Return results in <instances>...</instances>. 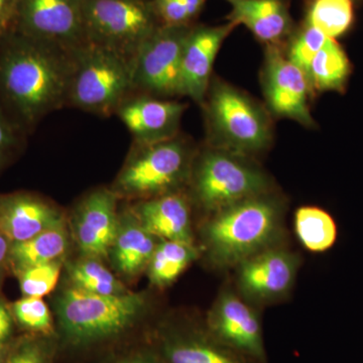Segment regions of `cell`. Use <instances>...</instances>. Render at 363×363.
Segmentation results:
<instances>
[{"label": "cell", "mask_w": 363, "mask_h": 363, "mask_svg": "<svg viewBox=\"0 0 363 363\" xmlns=\"http://www.w3.org/2000/svg\"><path fill=\"white\" fill-rule=\"evenodd\" d=\"M73 51L11 30L0 40V104L30 136L66 107Z\"/></svg>", "instance_id": "cell-1"}, {"label": "cell", "mask_w": 363, "mask_h": 363, "mask_svg": "<svg viewBox=\"0 0 363 363\" xmlns=\"http://www.w3.org/2000/svg\"><path fill=\"white\" fill-rule=\"evenodd\" d=\"M145 313L142 294L98 295L72 286L57 302L59 352H88L121 342L136 330Z\"/></svg>", "instance_id": "cell-2"}, {"label": "cell", "mask_w": 363, "mask_h": 363, "mask_svg": "<svg viewBox=\"0 0 363 363\" xmlns=\"http://www.w3.org/2000/svg\"><path fill=\"white\" fill-rule=\"evenodd\" d=\"M210 215L202 231L208 257L215 266L229 269L274 247L283 206L272 191Z\"/></svg>", "instance_id": "cell-3"}, {"label": "cell", "mask_w": 363, "mask_h": 363, "mask_svg": "<svg viewBox=\"0 0 363 363\" xmlns=\"http://www.w3.org/2000/svg\"><path fill=\"white\" fill-rule=\"evenodd\" d=\"M206 145L253 157L274 138L272 114L245 91L212 77L202 104Z\"/></svg>", "instance_id": "cell-4"}, {"label": "cell", "mask_w": 363, "mask_h": 363, "mask_svg": "<svg viewBox=\"0 0 363 363\" xmlns=\"http://www.w3.org/2000/svg\"><path fill=\"white\" fill-rule=\"evenodd\" d=\"M196 150L181 133L162 142L133 143L111 189L119 200L136 202L184 191Z\"/></svg>", "instance_id": "cell-5"}, {"label": "cell", "mask_w": 363, "mask_h": 363, "mask_svg": "<svg viewBox=\"0 0 363 363\" xmlns=\"http://www.w3.org/2000/svg\"><path fill=\"white\" fill-rule=\"evenodd\" d=\"M187 187L191 200L213 214L272 192V181L252 157L205 143L196 150Z\"/></svg>", "instance_id": "cell-6"}, {"label": "cell", "mask_w": 363, "mask_h": 363, "mask_svg": "<svg viewBox=\"0 0 363 363\" xmlns=\"http://www.w3.org/2000/svg\"><path fill=\"white\" fill-rule=\"evenodd\" d=\"M133 93L131 60L87 42L74 50L66 107L109 117Z\"/></svg>", "instance_id": "cell-7"}, {"label": "cell", "mask_w": 363, "mask_h": 363, "mask_svg": "<svg viewBox=\"0 0 363 363\" xmlns=\"http://www.w3.org/2000/svg\"><path fill=\"white\" fill-rule=\"evenodd\" d=\"M84 23L86 42L131 61L162 26L150 0H84Z\"/></svg>", "instance_id": "cell-8"}, {"label": "cell", "mask_w": 363, "mask_h": 363, "mask_svg": "<svg viewBox=\"0 0 363 363\" xmlns=\"http://www.w3.org/2000/svg\"><path fill=\"white\" fill-rule=\"evenodd\" d=\"M193 26H160L145 40L133 60V94L182 97V54Z\"/></svg>", "instance_id": "cell-9"}, {"label": "cell", "mask_w": 363, "mask_h": 363, "mask_svg": "<svg viewBox=\"0 0 363 363\" xmlns=\"http://www.w3.org/2000/svg\"><path fill=\"white\" fill-rule=\"evenodd\" d=\"M13 30L74 51L86 43L84 0H20Z\"/></svg>", "instance_id": "cell-10"}, {"label": "cell", "mask_w": 363, "mask_h": 363, "mask_svg": "<svg viewBox=\"0 0 363 363\" xmlns=\"http://www.w3.org/2000/svg\"><path fill=\"white\" fill-rule=\"evenodd\" d=\"M260 79L272 116L290 119L305 128L315 125L309 105L312 89L307 75L286 58L281 48L267 47Z\"/></svg>", "instance_id": "cell-11"}, {"label": "cell", "mask_w": 363, "mask_h": 363, "mask_svg": "<svg viewBox=\"0 0 363 363\" xmlns=\"http://www.w3.org/2000/svg\"><path fill=\"white\" fill-rule=\"evenodd\" d=\"M205 328L215 339L255 363H267L259 314L247 301L223 291L208 313Z\"/></svg>", "instance_id": "cell-12"}, {"label": "cell", "mask_w": 363, "mask_h": 363, "mask_svg": "<svg viewBox=\"0 0 363 363\" xmlns=\"http://www.w3.org/2000/svg\"><path fill=\"white\" fill-rule=\"evenodd\" d=\"M236 269L241 297L248 303L269 304L285 298L292 290L298 257L274 245L245 259Z\"/></svg>", "instance_id": "cell-13"}, {"label": "cell", "mask_w": 363, "mask_h": 363, "mask_svg": "<svg viewBox=\"0 0 363 363\" xmlns=\"http://www.w3.org/2000/svg\"><path fill=\"white\" fill-rule=\"evenodd\" d=\"M118 201L111 187H102L86 194L76 206L74 238L86 257L97 259L108 257L118 230Z\"/></svg>", "instance_id": "cell-14"}, {"label": "cell", "mask_w": 363, "mask_h": 363, "mask_svg": "<svg viewBox=\"0 0 363 363\" xmlns=\"http://www.w3.org/2000/svg\"><path fill=\"white\" fill-rule=\"evenodd\" d=\"M236 28L231 23L220 26L195 25L191 28L182 54V97L201 105L212 79L217 55L224 40Z\"/></svg>", "instance_id": "cell-15"}, {"label": "cell", "mask_w": 363, "mask_h": 363, "mask_svg": "<svg viewBox=\"0 0 363 363\" xmlns=\"http://www.w3.org/2000/svg\"><path fill=\"white\" fill-rule=\"evenodd\" d=\"M188 105L176 99L131 94L116 116L130 131L135 143H154L180 133L182 118Z\"/></svg>", "instance_id": "cell-16"}, {"label": "cell", "mask_w": 363, "mask_h": 363, "mask_svg": "<svg viewBox=\"0 0 363 363\" xmlns=\"http://www.w3.org/2000/svg\"><path fill=\"white\" fill-rule=\"evenodd\" d=\"M150 341L164 363H255L219 342L204 325H164Z\"/></svg>", "instance_id": "cell-17"}, {"label": "cell", "mask_w": 363, "mask_h": 363, "mask_svg": "<svg viewBox=\"0 0 363 363\" xmlns=\"http://www.w3.org/2000/svg\"><path fill=\"white\" fill-rule=\"evenodd\" d=\"M65 224L54 203L32 193L0 196V233L11 242H21Z\"/></svg>", "instance_id": "cell-18"}, {"label": "cell", "mask_w": 363, "mask_h": 363, "mask_svg": "<svg viewBox=\"0 0 363 363\" xmlns=\"http://www.w3.org/2000/svg\"><path fill=\"white\" fill-rule=\"evenodd\" d=\"M190 196L185 191L138 201L130 211L145 229L162 240L194 243Z\"/></svg>", "instance_id": "cell-19"}, {"label": "cell", "mask_w": 363, "mask_h": 363, "mask_svg": "<svg viewBox=\"0 0 363 363\" xmlns=\"http://www.w3.org/2000/svg\"><path fill=\"white\" fill-rule=\"evenodd\" d=\"M231 9L227 20L245 26L266 47H279L291 37L293 21L284 0H226Z\"/></svg>", "instance_id": "cell-20"}, {"label": "cell", "mask_w": 363, "mask_h": 363, "mask_svg": "<svg viewBox=\"0 0 363 363\" xmlns=\"http://www.w3.org/2000/svg\"><path fill=\"white\" fill-rule=\"evenodd\" d=\"M159 238L150 234L130 209L119 217L111 252L114 267L125 277H136L147 269Z\"/></svg>", "instance_id": "cell-21"}, {"label": "cell", "mask_w": 363, "mask_h": 363, "mask_svg": "<svg viewBox=\"0 0 363 363\" xmlns=\"http://www.w3.org/2000/svg\"><path fill=\"white\" fill-rule=\"evenodd\" d=\"M64 225L50 229L21 242H11L9 262L14 272L26 267L61 260L69 245L68 233Z\"/></svg>", "instance_id": "cell-22"}, {"label": "cell", "mask_w": 363, "mask_h": 363, "mask_svg": "<svg viewBox=\"0 0 363 363\" xmlns=\"http://www.w3.org/2000/svg\"><path fill=\"white\" fill-rule=\"evenodd\" d=\"M350 74L347 55L337 40L329 38L313 60L307 77L312 91L326 92L342 89Z\"/></svg>", "instance_id": "cell-23"}, {"label": "cell", "mask_w": 363, "mask_h": 363, "mask_svg": "<svg viewBox=\"0 0 363 363\" xmlns=\"http://www.w3.org/2000/svg\"><path fill=\"white\" fill-rule=\"evenodd\" d=\"M197 257L194 243L160 240L147 269L150 284L159 288L171 285Z\"/></svg>", "instance_id": "cell-24"}, {"label": "cell", "mask_w": 363, "mask_h": 363, "mask_svg": "<svg viewBox=\"0 0 363 363\" xmlns=\"http://www.w3.org/2000/svg\"><path fill=\"white\" fill-rule=\"evenodd\" d=\"M294 225L298 240L309 252H326L333 247L337 238V225L333 217L321 208H298Z\"/></svg>", "instance_id": "cell-25"}, {"label": "cell", "mask_w": 363, "mask_h": 363, "mask_svg": "<svg viewBox=\"0 0 363 363\" xmlns=\"http://www.w3.org/2000/svg\"><path fill=\"white\" fill-rule=\"evenodd\" d=\"M72 286L98 295L114 296L130 293L99 259L86 257L69 264Z\"/></svg>", "instance_id": "cell-26"}, {"label": "cell", "mask_w": 363, "mask_h": 363, "mask_svg": "<svg viewBox=\"0 0 363 363\" xmlns=\"http://www.w3.org/2000/svg\"><path fill=\"white\" fill-rule=\"evenodd\" d=\"M353 18L352 0H313L305 23L336 40L350 30Z\"/></svg>", "instance_id": "cell-27"}, {"label": "cell", "mask_w": 363, "mask_h": 363, "mask_svg": "<svg viewBox=\"0 0 363 363\" xmlns=\"http://www.w3.org/2000/svg\"><path fill=\"white\" fill-rule=\"evenodd\" d=\"M11 314L26 334L57 337L51 311L42 298L25 297L11 306Z\"/></svg>", "instance_id": "cell-28"}, {"label": "cell", "mask_w": 363, "mask_h": 363, "mask_svg": "<svg viewBox=\"0 0 363 363\" xmlns=\"http://www.w3.org/2000/svg\"><path fill=\"white\" fill-rule=\"evenodd\" d=\"M58 353L57 337L25 334L14 339L6 363H54Z\"/></svg>", "instance_id": "cell-29"}, {"label": "cell", "mask_w": 363, "mask_h": 363, "mask_svg": "<svg viewBox=\"0 0 363 363\" xmlns=\"http://www.w3.org/2000/svg\"><path fill=\"white\" fill-rule=\"evenodd\" d=\"M61 269V260H56L16 272L23 297L43 298L49 295L58 284Z\"/></svg>", "instance_id": "cell-30"}, {"label": "cell", "mask_w": 363, "mask_h": 363, "mask_svg": "<svg viewBox=\"0 0 363 363\" xmlns=\"http://www.w3.org/2000/svg\"><path fill=\"white\" fill-rule=\"evenodd\" d=\"M328 39V37L316 28L304 23L302 28L290 40L286 52V58L294 65L302 69L307 75L313 60Z\"/></svg>", "instance_id": "cell-31"}, {"label": "cell", "mask_w": 363, "mask_h": 363, "mask_svg": "<svg viewBox=\"0 0 363 363\" xmlns=\"http://www.w3.org/2000/svg\"><path fill=\"white\" fill-rule=\"evenodd\" d=\"M162 26L195 25L206 0H150Z\"/></svg>", "instance_id": "cell-32"}, {"label": "cell", "mask_w": 363, "mask_h": 363, "mask_svg": "<svg viewBox=\"0 0 363 363\" xmlns=\"http://www.w3.org/2000/svg\"><path fill=\"white\" fill-rule=\"evenodd\" d=\"M28 136L0 104V169L23 150Z\"/></svg>", "instance_id": "cell-33"}, {"label": "cell", "mask_w": 363, "mask_h": 363, "mask_svg": "<svg viewBox=\"0 0 363 363\" xmlns=\"http://www.w3.org/2000/svg\"><path fill=\"white\" fill-rule=\"evenodd\" d=\"M105 363H164L156 346L152 341L124 351Z\"/></svg>", "instance_id": "cell-34"}, {"label": "cell", "mask_w": 363, "mask_h": 363, "mask_svg": "<svg viewBox=\"0 0 363 363\" xmlns=\"http://www.w3.org/2000/svg\"><path fill=\"white\" fill-rule=\"evenodd\" d=\"M20 0H0V40L13 30Z\"/></svg>", "instance_id": "cell-35"}, {"label": "cell", "mask_w": 363, "mask_h": 363, "mask_svg": "<svg viewBox=\"0 0 363 363\" xmlns=\"http://www.w3.org/2000/svg\"><path fill=\"white\" fill-rule=\"evenodd\" d=\"M14 319L11 310L0 300V344H6L13 341Z\"/></svg>", "instance_id": "cell-36"}, {"label": "cell", "mask_w": 363, "mask_h": 363, "mask_svg": "<svg viewBox=\"0 0 363 363\" xmlns=\"http://www.w3.org/2000/svg\"><path fill=\"white\" fill-rule=\"evenodd\" d=\"M11 241L4 234L0 233V281L4 274V267L9 262V250H11Z\"/></svg>", "instance_id": "cell-37"}, {"label": "cell", "mask_w": 363, "mask_h": 363, "mask_svg": "<svg viewBox=\"0 0 363 363\" xmlns=\"http://www.w3.org/2000/svg\"><path fill=\"white\" fill-rule=\"evenodd\" d=\"M14 341V340H13ZM13 341L6 344H0V363H6L9 351L11 350Z\"/></svg>", "instance_id": "cell-38"}]
</instances>
